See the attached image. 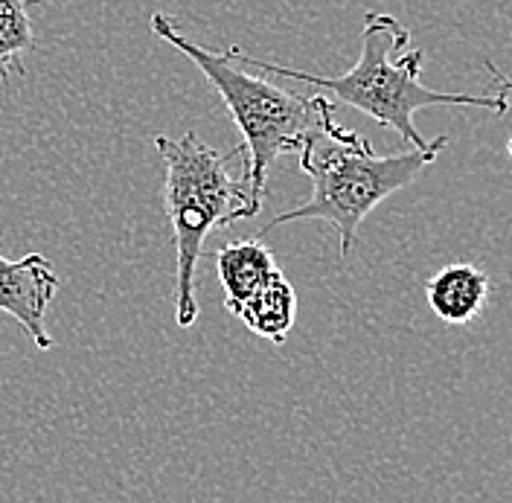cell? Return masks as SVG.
<instances>
[{"label": "cell", "mask_w": 512, "mask_h": 503, "mask_svg": "<svg viewBox=\"0 0 512 503\" xmlns=\"http://www.w3.org/2000/svg\"><path fill=\"white\" fill-rule=\"evenodd\" d=\"M216 259V271L224 288V306L227 312L239 309L242 303H248L259 291H265L268 285H274L280 277H286L280 271V265L274 262L271 251L262 245L259 239H242V242H230L213 253Z\"/></svg>", "instance_id": "6"}, {"label": "cell", "mask_w": 512, "mask_h": 503, "mask_svg": "<svg viewBox=\"0 0 512 503\" xmlns=\"http://www.w3.org/2000/svg\"><path fill=\"white\" fill-rule=\"evenodd\" d=\"M486 70H489V73H492V79L498 82L501 94L507 96V102H510V111H512V79H510V76H507V73H501V70H498L495 64L489 62V59H486ZM507 155H510V158H512V137H510V143H507Z\"/></svg>", "instance_id": "10"}, {"label": "cell", "mask_w": 512, "mask_h": 503, "mask_svg": "<svg viewBox=\"0 0 512 503\" xmlns=\"http://www.w3.org/2000/svg\"><path fill=\"white\" fill-rule=\"evenodd\" d=\"M155 149L166 166L163 204L175 236V323L190 329L198 320L195 271L207 236L236 221L254 219L262 204L251 195L245 172H230L242 146L219 152L195 131H187L181 140L158 134Z\"/></svg>", "instance_id": "3"}, {"label": "cell", "mask_w": 512, "mask_h": 503, "mask_svg": "<svg viewBox=\"0 0 512 503\" xmlns=\"http://www.w3.org/2000/svg\"><path fill=\"white\" fill-rule=\"evenodd\" d=\"M489 277L478 265H446L425 283V297L431 312L446 323H472L486 306Z\"/></svg>", "instance_id": "7"}, {"label": "cell", "mask_w": 512, "mask_h": 503, "mask_svg": "<svg viewBox=\"0 0 512 503\" xmlns=\"http://www.w3.org/2000/svg\"><path fill=\"white\" fill-rule=\"evenodd\" d=\"M152 32L160 41L181 50L222 96L236 128L242 131V172L248 178L251 195L262 204L268 195V172L280 155L297 152L306 134L318 126L320 117L335 108V99L326 96H300L280 88L262 73H251L230 50L216 53L190 38H184L169 15H152Z\"/></svg>", "instance_id": "4"}, {"label": "cell", "mask_w": 512, "mask_h": 503, "mask_svg": "<svg viewBox=\"0 0 512 503\" xmlns=\"http://www.w3.org/2000/svg\"><path fill=\"white\" fill-rule=\"evenodd\" d=\"M56 291L59 277L47 256L30 253L24 259H6L0 253V312L15 317L38 349H53L44 317Z\"/></svg>", "instance_id": "5"}, {"label": "cell", "mask_w": 512, "mask_h": 503, "mask_svg": "<svg viewBox=\"0 0 512 503\" xmlns=\"http://www.w3.org/2000/svg\"><path fill=\"white\" fill-rule=\"evenodd\" d=\"M35 50L27 0H0V76L24 73V59Z\"/></svg>", "instance_id": "9"}, {"label": "cell", "mask_w": 512, "mask_h": 503, "mask_svg": "<svg viewBox=\"0 0 512 503\" xmlns=\"http://www.w3.org/2000/svg\"><path fill=\"white\" fill-rule=\"evenodd\" d=\"M446 146L448 137H437V143L428 149L379 155L373 152L367 137L338 126L335 108H329L297 149L300 169L312 181V198L288 213L274 216L271 224L262 227V233L291 221H329L341 236V256H350L364 219L393 192L414 184L416 175L431 166Z\"/></svg>", "instance_id": "2"}, {"label": "cell", "mask_w": 512, "mask_h": 503, "mask_svg": "<svg viewBox=\"0 0 512 503\" xmlns=\"http://www.w3.org/2000/svg\"><path fill=\"white\" fill-rule=\"evenodd\" d=\"M230 315L239 317L259 338H265L271 344H286L294 317H297V294L286 277H280L277 283L259 291L256 297L242 303L239 309H233Z\"/></svg>", "instance_id": "8"}, {"label": "cell", "mask_w": 512, "mask_h": 503, "mask_svg": "<svg viewBox=\"0 0 512 503\" xmlns=\"http://www.w3.org/2000/svg\"><path fill=\"white\" fill-rule=\"evenodd\" d=\"M411 41V32L402 21L384 12H367L364 30H361V56L344 76H315L303 70H291L286 64L262 62L239 47H230V53L242 64L259 73H274L291 82H303L320 91H329L335 102H344L355 111L373 117L379 126L393 128L408 146L428 149L437 140H425L414 126V114L419 108L431 105H472L489 108L495 114H507L510 102L507 96H472V94H443L422 85V50H411L399 56Z\"/></svg>", "instance_id": "1"}]
</instances>
